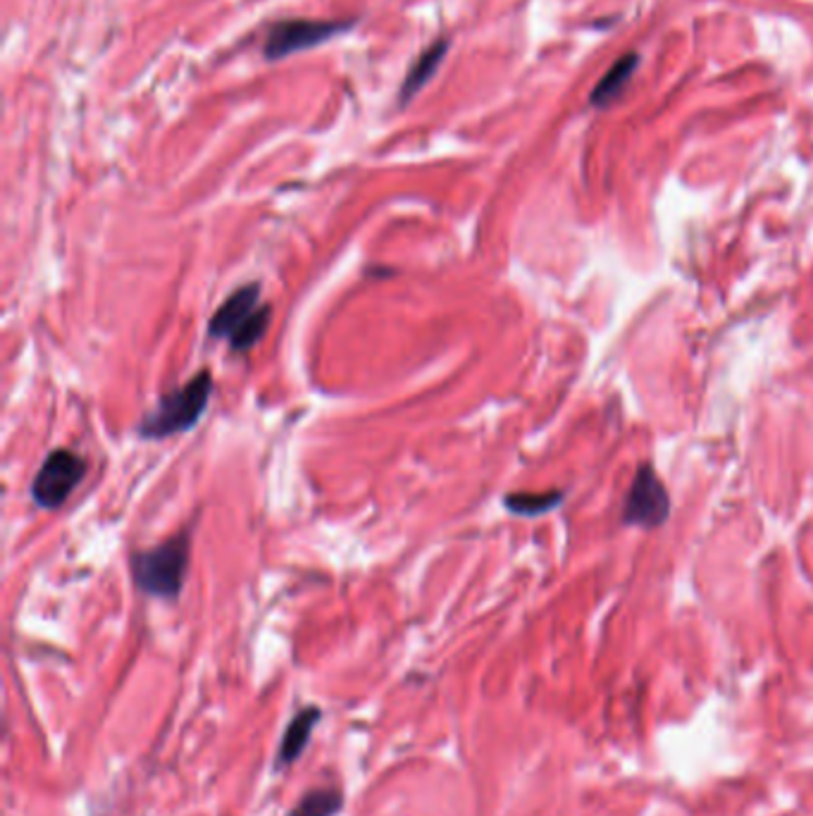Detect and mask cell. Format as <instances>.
I'll return each instance as SVG.
<instances>
[{
  "label": "cell",
  "instance_id": "cell-1",
  "mask_svg": "<svg viewBox=\"0 0 813 816\" xmlns=\"http://www.w3.org/2000/svg\"><path fill=\"white\" fill-rule=\"evenodd\" d=\"M213 394V375L201 371L187 380L184 385L170 389L160 397V401L141 418L136 425V435L141 440H167L172 435H182L191 428H196L208 408Z\"/></svg>",
  "mask_w": 813,
  "mask_h": 816
},
{
  "label": "cell",
  "instance_id": "cell-2",
  "mask_svg": "<svg viewBox=\"0 0 813 816\" xmlns=\"http://www.w3.org/2000/svg\"><path fill=\"white\" fill-rule=\"evenodd\" d=\"M191 538L189 532H179L146 552L132 556V580L139 592L156 599H177L184 590L189 576Z\"/></svg>",
  "mask_w": 813,
  "mask_h": 816
},
{
  "label": "cell",
  "instance_id": "cell-3",
  "mask_svg": "<svg viewBox=\"0 0 813 816\" xmlns=\"http://www.w3.org/2000/svg\"><path fill=\"white\" fill-rule=\"evenodd\" d=\"M270 303L261 299V285H243L231 291L208 323L213 339H225L237 353L251 351L267 333Z\"/></svg>",
  "mask_w": 813,
  "mask_h": 816
},
{
  "label": "cell",
  "instance_id": "cell-4",
  "mask_svg": "<svg viewBox=\"0 0 813 816\" xmlns=\"http://www.w3.org/2000/svg\"><path fill=\"white\" fill-rule=\"evenodd\" d=\"M356 27V20H277L267 27L263 41L265 60L289 58L311 50Z\"/></svg>",
  "mask_w": 813,
  "mask_h": 816
},
{
  "label": "cell",
  "instance_id": "cell-5",
  "mask_svg": "<svg viewBox=\"0 0 813 816\" xmlns=\"http://www.w3.org/2000/svg\"><path fill=\"white\" fill-rule=\"evenodd\" d=\"M86 478V461L70 449H56L46 456L32 482V500L41 508H60Z\"/></svg>",
  "mask_w": 813,
  "mask_h": 816
},
{
  "label": "cell",
  "instance_id": "cell-6",
  "mask_svg": "<svg viewBox=\"0 0 813 816\" xmlns=\"http://www.w3.org/2000/svg\"><path fill=\"white\" fill-rule=\"evenodd\" d=\"M670 516V500L663 488L661 478L656 476V470L644 464L637 468L635 480L625 500V512L623 523L625 526H639V528H658L663 526L666 518Z\"/></svg>",
  "mask_w": 813,
  "mask_h": 816
},
{
  "label": "cell",
  "instance_id": "cell-7",
  "mask_svg": "<svg viewBox=\"0 0 813 816\" xmlns=\"http://www.w3.org/2000/svg\"><path fill=\"white\" fill-rule=\"evenodd\" d=\"M449 46V38H437V41H432L416 60H413V65L406 72V80L402 88H398V104L406 106L413 96L420 94V88L432 80L437 68L442 65Z\"/></svg>",
  "mask_w": 813,
  "mask_h": 816
},
{
  "label": "cell",
  "instance_id": "cell-8",
  "mask_svg": "<svg viewBox=\"0 0 813 816\" xmlns=\"http://www.w3.org/2000/svg\"><path fill=\"white\" fill-rule=\"evenodd\" d=\"M318 721H320V709H315V707H308V709L296 713V717L289 723L287 733H284V737H282L277 767L291 764L296 757L301 755L303 747L308 745V741H311V733H313Z\"/></svg>",
  "mask_w": 813,
  "mask_h": 816
},
{
  "label": "cell",
  "instance_id": "cell-9",
  "mask_svg": "<svg viewBox=\"0 0 813 816\" xmlns=\"http://www.w3.org/2000/svg\"><path fill=\"white\" fill-rule=\"evenodd\" d=\"M563 502V492H515L503 496V506L523 518H537Z\"/></svg>",
  "mask_w": 813,
  "mask_h": 816
},
{
  "label": "cell",
  "instance_id": "cell-10",
  "mask_svg": "<svg viewBox=\"0 0 813 816\" xmlns=\"http://www.w3.org/2000/svg\"><path fill=\"white\" fill-rule=\"evenodd\" d=\"M635 65H637L635 56H627L623 60H618L615 65L609 72H606V76L599 82V86L595 88V96H591V100H595L597 106H606L609 100H613L618 94L623 92V86L630 82L632 72H635Z\"/></svg>",
  "mask_w": 813,
  "mask_h": 816
},
{
  "label": "cell",
  "instance_id": "cell-11",
  "mask_svg": "<svg viewBox=\"0 0 813 816\" xmlns=\"http://www.w3.org/2000/svg\"><path fill=\"white\" fill-rule=\"evenodd\" d=\"M342 809V793L332 788H320L308 793L287 816H334Z\"/></svg>",
  "mask_w": 813,
  "mask_h": 816
}]
</instances>
